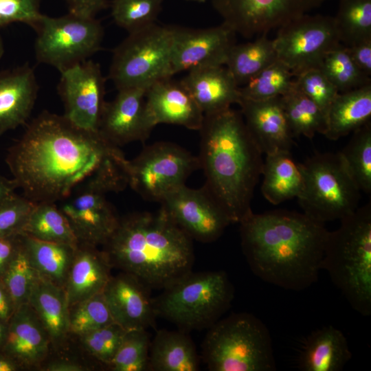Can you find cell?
Wrapping results in <instances>:
<instances>
[{"label":"cell","mask_w":371,"mask_h":371,"mask_svg":"<svg viewBox=\"0 0 371 371\" xmlns=\"http://www.w3.org/2000/svg\"><path fill=\"white\" fill-rule=\"evenodd\" d=\"M128 161L98 131L46 111L27 124L5 157L18 188L34 203L60 202L82 188L122 191L128 186Z\"/></svg>","instance_id":"6da1fadb"},{"label":"cell","mask_w":371,"mask_h":371,"mask_svg":"<svg viewBox=\"0 0 371 371\" xmlns=\"http://www.w3.org/2000/svg\"><path fill=\"white\" fill-rule=\"evenodd\" d=\"M240 225L243 253L262 281L295 291L317 281L329 232L324 223L277 210L252 212Z\"/></svg>","instance_id":"7a4b0ae2"},{"label":"cell","mask_w":371,"mask_h":371,"mask_svg":"<svg viewBox=\"0 0 371 371\" xmlns=\"http://www.w3.org/2000/svg\"><path fill=\"white\" fill-rule=\"evenodd\" d=\"M198 156L203 186L232 223L252 212L251 202L262 175V153L251 138L240 111L230 108L204 115Z\"/></svg>","instance_id":"3957f363"},{"label":"cell","mask_w":371,"mask_h":371,"mask_svg":"<svg viewBox=\"0 0 371 371\" xmlns=\"http://www.w3.org/2000/svg\"><path fill=\"white\" fill-rule=\"evenodd\" d=\"M111 267L131 273L151 289H165L192 271V239L159 209L120 218L102 245Z\"/></svg>","instance_id":"277c9868"},{"label":"cell","mask_w":371,"mask_h":371,"mask_svg":"<svg viewBox=\"0 0 371 371\" xmlns=\"http://www.w3.org/2000/svg\"><path fill=\"white\" fill-rule=\"evenodd\" d=\"M329 232L322 260L334 285L363 316L371 314V203Z\"/></svg>","instance_id":"5b68a950"},{"label":"cell","mask_w":371,"mask_h":371,"mask_svg":"<svg viewBox=\"0 0 371 371\" xmlns=\"http://www.w3.org/2000/svg\"><path fill=\"white\" fill-rule=\"evenodd\" d=\"M203 359L212 371H274L270 333L258 317L234 313L211 327L203 344Z\"/></svg>","instance_id":"8992f818"},{"label":"cell","mask_w":371,"mask_h":371,"mask_svg":"<svg viewBox=\"0 0 371 371\" xmlns=\"http://www.w3.org/2000/svg\"><path fill=\"white\" fill-rule=\"evenodd\" d=\"M155 300L157 315L179 328H210L229 308L234 288L223 271H192Z\"/></svg>","instance_id":"52a82bcc"},{"label":"cell","mask_w":371,"mask_h":371,"mask_svg":"<svg viewBox=\"0 0 371 371\" xmlns=\"http://www.w3.org/2000/svg\"><path fill=\"white\" fill-rule=\"evenodd\" d=\"M300 165L304 188L297 199L303 213L324 223L358 208L361 190L340 152L316 153Z\"/></svg>","instance_id":"ba28073f"},{"label":"cell","mask_w":371,"mask_h":371,"mask_svg":"<svg viewBox=\"0 0 371 371\" xmlns=\"http://www.w3.org/2000/svg\"><path fill=\"white\" fill-rule=\"evenodd\" d=\"M175 26L156 23L128 33L113 51L109 78L117 90L148 89L170 76Z\"/></svg>","instance_id":"9c48e42d"},{"label":"cell","mask_w":371,"mask_h":371,"mask_svg":"<svg viewBox=\"0 0 371 371\" xmlns=\"http://www.w3.org/2000/svg\"><path fill=\"white\" fill-rule=\"evenodd\" d=\"M34 29L36 60L59 71L86 60L99 51L104 36L102 25L95 17L71 12L58 17L42 14Z\"/></svg>","instance_id":"30bf717a"},{"label":"cell","mask_w":371,"mask_h":371,"mask_svg":"<svg viewBox=\"0 0 371 371\" xmlns=\"http://www.w3.org/2000/svg\"><path fill=\"white\" fill-rule=\"evenodd\" d=\"M199 168L198 157L176 144L158 142L128 161V186L144 199L159 203Z\"/></svg>","instance_id":"8fae6325"},{"label":"cell","mask_w":371,"mask_h":371,"mask_svg":"<svg viewBox=\"0 0 371 371\" xmlns=\"http://www.w3.org/2000/svg\"><path fill=\"white\" fill-rule=\"evenodd\" d=\"M273 39L277 57L294 77L320 69L325 56L341 42L334 17L305 14L278 28Z\"/></svg>","instance_id":"7c38bea8"},{"label":"cell","mask_w":371,"mask_h":371,"mask_svg":"<svg viewBox=\"0 0 371 371\" xmlns=\"http://www.w3.org/2000/svg\"><path fill=\"white\" fill-rule=\"evenodd\" d=\"M327 0H211L223 23L250 38L298 19Z\"/></svg>","instance_id":"4fadbf2b"},{"label":"cell","mask_w":371,"mask_h":371,"mask_svg":"<svg viewBox=\"0 0 371 371\" xmlns=\"http://www.w3.org/2000/svg\"><path fill=\"white\" fill-rule=\"evenodd\" d=\"M159 203L172 221L192 240L201 243L215 241L232 223L204 186L193 189L182 186Z\"/></svg>","instance_id":"5bb4252c"},{"label":"cell","mask_w":371,"mask_h":371,"mask_svg":"<svg viewBox=\"0 0 371 371\" xmlns=\"http://www.w3.org/2000/svg\"><path fill=\"white\" fill-rule=\"evenodd\" d=\"M60 72L58 93L65 107L63 115L80 128L98 131L106 102L99 64L86 60Z\"/></svg>","instance_id":"9a60e30c"},{"label":"cell","mask_w":371,"mask_h":371,"mask_svg":"<svg viewBox=\"0 0 371 371\" xmlns=\"http://www.w3.org/2000/svg\"><path fill=\"white\" fill-rule=\"evenodd\" d=\"M236 34L225 23L194 29L175 26L170 76L194 69L225 65Z\"/></svg>","instance_id":"2e32d148"},{"label":"cell","mask_w":371,"mask_h":371,"mask_svg":"<svg viewBox=\"0 0 371 371\" xmlns=\"http://www.w3.org/2000/svg\"><path fill=\"white\" fill-rule=\"evenodd\" d=\"M105 194L96 189L82 188L60 201L58 207L79 243L102 246L116 229L120 217Z\"/></svg>","instance_id":"e0dca14e"},{"label":"cell","mask_w":371,"mask_h":371,"mask_svg":"<svg viewBox=\"0 0 371 371\" xmlns=\"http://www.w3.org/2000/svg\"><path fill=\"white\" fill-rule=\"evenodd\" d=\"M145 88L117 90L111 102H105L98 131L118 147L135 141H145L156 126L148 111Z\"/></svg>","instance_id":"ac0fdd59"},{"label":"cell","mask_w":371,"mask_h":371,"mask_svg":"<svg viewBox=\"0 0 371 371\" xmlns=\"http://www.w3.org/2000/svg\"><path fill=\"white\" fill-rule=\"evenodd\" d=\"M150 289L131 273L111 276L102 294L113 321L127 331L152 326L157 315Z\"/></svg>","instance_id":"d6986e66"},{"label":"cell","mask_w":371,"mask_h":371,"mask_svg":"<svg viewBox=\"0 0 371 371\" xmlns=\"http://www.w3.org/2000/svg\"><path fill=\"white\" fill-rule=\"evenodd\" d=\"M238 104L246 127L262 154L291 150L294 137L280 96L264 100L241 98Z\"/></svg>","instance_id":"ffe728a7"},{"label":"cell","mask_w":371,"mask_h":371,"mask_svg":"<svg viewBox=\"0 0 371 371\" xmlns=\"http://www.w3.org/2000/svg\"><path fill=\"white\" fill-rule=\"evenodd\" d=\"M146 104L155 124H171L199 131L204 113L181 82L159 80L146 92Z\"/></svg>","instance_id":"44dd1931"},{"label":"cell","mask_w":371,"mask_h":371,"mask_svg":"<svg viewBox=\"0 0 371 371\" xmlns=\"http://www.w3.org/2000/svg\"><path fill=\"white\" fill-rule=\"evenodd\" d=\"M50 345L45 328L30 306H19L8 322L1 351L23 368L41 362Z\"/></svg>","instance_id":"7402d4cb"},{"label":"cell","mask_w":371,"mask_h":371,"mask_svg":"<svg viewBox=\"0 0 371 371\" xmlns=\"http://www.w3.org/2000/svg\"><path fill=\"white\" fill-rule=\"evenodd\" d=\"M37 93L36 75L29 65L0 72V135L27 122Z\"/></svg>","instance_id":"603a6c76"},{"label":"cell","mask_w":371,"mask_h":371,"mask_svg":"<svg viewBox=\"0 0 371 371\" xmlns=\"http://www.w3.org/2000/svg\"><path fill=\"white\" fill-rule=\"evenodd\" d=\"M180 82L204 115L230 108L241 99L240 87L224 65L192 69Z\"/></svg>","instance_id":"cb8c5ba5"},{"label":"cell","mask_w":371,"mask_h":371,"mask_svg":"<svg viewBox=\"0 0 371 371\" xmlns=\"http://www.w3.org/2000/svg\"><path fill=\"white\" fill-rule=\"evenodd\" d=\"M111 268L102 250L78 243L64 288L68 308L102 293L111 276Z\"/></svg>","instance_id":"d4e9b609"},{"label":"cell","mask_w":371,"mask_h":371,"mask_svg":"<svg viewBox=\"0 0 371 371\" xmlns=\"http://www.w3.org/2000/svg\"><path fill=\"white\" fill-rule=\"evenodd\" d=\"M351 358L344 333L333 326H327L307 337L298 367L302 371H340Z\"/></svg>","instance_id":"484cf974"},{"label":"cell","mask_w":371,"mask_h":371,"mask_svg":"<svg viewBox=\"0 0 371 371\" xmlns=\"http://www.w3.org/2000/svg\"><path fill=\"white\" fill-rule=\"evenodd\" d=\"M27 304L45 328L51 345H63L69 333L65 289L38 274Z\"/></svg>","instance_id":"4316f807"},{"label":"cell","mask_w":371,"mask_h":371,"mask_svg":"<svg viewBox=\"0 0 371 371\" xmlns=\"http://www.w3.org/2000/svg\"><path fill=\"white\" fill-rule=\"evenodd\" d=\"M262 175V193L273 205L297 198L303 190V173L300 164L293 159L291 150L266 155Z\"/></svg>","instance_id":"83f0119b"},{"label":"cell","mask_w":371,"mask_h":371,"mask_svg":"<svg viewBox=\"0 0 371 371\" xmlns=\"http://www.w3.org/2000/svg\"><path fill=\"white\" fill-rule=\"evenodd\" d=\"M199 366L196 346L184 331H157L150 342L148 370L197 371Z\"/></svg>","instance_id":"f1b7e54d"},{"label":"cell","mask_w":371,"mask_h":371,"mask_svg":"<svg viewBox=\"0 0 371 371\" xmlns=\"http://www.w3.org/2000/svg\"><path fill=\"white\" fill-rule=\"evenodd\" d=\"M371 84L339 93L327 113V129L324 135L337 140L370 121Z\"/></svg>","instance_id":"f546056e"},{"label":"cell","mask_w":371,"mask_h":371,"mask_svg":"<svg viewBox=\"0 0 371 371\" xmlns=\"http://www.w3.org/2000/svg\"><path fill=\"white\" fill-rule=\"evenodd\" d=\"M21 235L30 261L38 274L64 289L78 244L43 241Z\"/></svg>","instance_id":"4dcf8cb0"},{"label":"cell","mask_w":371,"mask_h":371,"mask_svg":"<svg viewBox=\"0 0 371 371\" xmlns=\"http://www.w3.org/2000/svg\"><path fill=\"white\" fill-rule=\"evenodd\" d=\"M267 35L261 34L251 42L235 43L230 49L225 65L239 87L278 60L273 41Z\"/></svg>","instance_id":"1f68e13d"},{"label":"cell","mask_w":371,"mask_h":371,"mask_svg":"<svg viewBox=\"0 0 371 371\" xmlns=\"http://www.w3.org/2000/svg\"><path fill=\"white\" fill-rule=\"evenodd\" d=\"M21 234L43 241L79 243L66 216L54 203H35Z\"/></svg>","instance_id":"d6a6232c"},{"label":"cell","mask_w":371,"mask_h":371,"mask_svg":"<svg viewBox=\"0 0 371 371\" xmlns=\"http://www.w3.org/2000/svg\"><path fill=\"white\" fill-rule=\"evenodd\" d=\"M280 98L294 137L304 135L312 139L316 133L325 134L327 129L326 116L296 87L295 82Z\"/></svg>","instance_id":"836d02e7"},{"label":"cell","mask_w":371,"mask_h":371,"mask_svg":"<svg viewBox=\"0 0 371 371\" xmlns=\"http://www.w3.org/2000/svg\"><path fill=\"white\" fill-rule=\"evenodd\" d=\"M334 19L344 45L371 38V0H339Z\"/></svg>","instance_id":"e575fe53"},{"label":"cell","mask_w":371,"mask_h":371,"mask_svg":"<svg viewBox=\"0 0 371 371\" xmlns=\"http://www.w3.org/2000/svg\"><path fill=\"white\" fill-rule=\"evenodd\" d=\"M361 191L371 193V122L352 132L340 152Z\"/></svg>","instance_id":"d590c367"},{"label":"cell","mask_w":371,"mask_h":371,"mask_svg":"<svg viewBox=\"0 0 371 371\" xmlns=\"http://www.w3.org/2000/svg\"><path fill=\"white\" fill-rule=\"evenodd\" d=\"M294 76L278 59L240 87L241 98L264 100L280 97L293 85Z\"/></svg>","instance_id":"8d00e7d4"},{"label":"cell","mask_w":371,"mask_h":371,"mask_svg":"<svg viewBox=\"0 0 371 371\" xmlns=\"http://www.w3.org/2000/svg\"><path fill=\"white\" fill-rule=\"evenodd\" d=\"M320 69L339 93L371 84V78L359 69L351 58L347 47L341 43L325 56Z\"/></svg>","instance_id":"74e56055"},{"label":"cell","mask_w":371,"mask_h":371,"mask_svg":"<svg viewBox=\"0 0 371 371\" xmlns=\"http://www.w3.org/2000/svg\"><path fill=\"white\" fill-rule=\"evenodd\" d=\"M37 276L38 273L30 261L21 235V243L1 281L12 300L15 310L21 305L27 304Z\"/></svg>","instance_id":"f35d334b"},{"label":"cell","mask_w":371,"mask_h":371,"mask_svg":"<svg viewBox=\"0 0 371 371\" xmlns=\"http://www.w3.org/2000/svg\"><path fill=\"white\" fill-rule=\"evenodd\" d=\"M68 321L69 333L79 337L115 322L102 292L70 306Z\"/></svg>","instance_id":"ab89813d"},{"label":"cell","mask_w":371,"mask_h":371,"mask_svg":"<svg viewBox=\"0 0 371 371\" xmlns=\"http://www.w3.org/2000/svg\"><path fill=\"white\" fill-rule=\"evenodd\" d=\"M163 0H112L111 16L115 23L129 32L155 23Z\"/></svg>","instance_id":"60d3db41"},{"label":"cell","mask_w":371,"mask_h":371,"mask_svg":"<svg viewBox=\"0 0 371 371\" xmlns=\"http://www.w3.org/2000/svg\"><path fill=\"white\" fill-rule=\"evenodd\" d=\"M150 342L146 330L127 331L109 366L114 371L148 370Z\"/></svg>","instance_id":"b9f144b4"},{"label":"cell","mask_w":371,"mask_h":371,"mask_svg":"<svg viewBox=\"0 0 371 371\" xmlns=\"http://www.w3.org/2000/svg\"><path fill=\"white\" fill-rule=\"evenodd\" d=\"M127 330L115 322L80 336L85 349L100 361L109 365Z\"/></svg>","instance_id":"7bdbcfd3"},{"label":"cell","mask_w":371,"mask_h":371,"mask_svg":"<svg viewBox=\"0 0 371 371\" xmlns=\"http://www.w3.org/2000/svg\"><path fill=\"white\" fill-rule=\"evenodd\" d=\"M294 82L327 116L329 108L339 92L322 70L312 69L305 71L294 77Z\"/></svg>","instance_id":"ee69618b"},{"label":"cell","mask_w":371,"mask_h":371,"mask_svg":"<svg viewBox=\"0 0 371 371\" xmlns=\"http://www.w3.org/2000/svg\"><path fill=\"white\" fill-rule=\"evenodd\" d=\"M34 205L16 193L0 204V238L20 234Z\"/></svg>","instance_id":"f6af8a7d"},{"label":"cell","mask_w":371,"mask_h":371,"mask_svg":"<svg viewBox=\"0 0 371 371\" xmlns=\"http://www.w3.org/2000/svg\"><path fill=\"white\" fill-rule=\"evenodd\" d=\"M41 0H0V29L12 23L36 25L42 13Z\"/></svg>","instance_id":"bcb514c9"},{"label":"cell","mask_w":371,"mask_h":371,"mask_svg":"<svg viewBox=\"0 0 371 371\" xmlns=\"http://www.w3.org/2000/svg\"><path fill=\"white\" fill-rule=\"evenodd\" d=\"M346 47L356 65L366 76L370 78L371 38L362 41Z\"/></svg>","instance_id":"7dc6e473"},{"label":"cell","mask_w":371,"mask_h":371,"mask_svg":"<svg viewBox=\"0 0 371 371\" xmlns=\"http://www.w3.org/2000/svg\"><path fill=\"white\" fill-rule=\"evenodd\" d=\"M21 241V234L0 238V282Z\"/></svg>","instance_id":"c3c4849f"},{"label":"cell","mask_w":371,"mask_h":371,"mask_svg":"<svg viewBox=\"0 0 371 371\" xmlns=\"http://www.w3.org/2000/svg\"><path fill=\"white\" fill-rule=\"evenodd\" d=\"M69 12L89 18H94L95 14L104 8L107 0H65Z\"/></svg>","instance_id":"681fc988"},{"label":"cell","mask_w":371,"mask_h":371,"mask_svg":"<svg viewBox=\"0 0 371 371\" xmlns=\"http://www.w3.org/2000/svg\"><path fill=\"white\" fill-rule=\"evenodd\" d=\"M15 311L12 300L4 286L0 282V319L8 322Z\"/></svg>","instance_id":"f907efd6"},{"label":"cell","mask_w":371,"mask_h":371,"mask_svg":"<svg viewBox=\"0 0 371 371\" xmlns=\"http://www.w3.org/2000/svg\"><path fill=\"white\" fill-rule=\"evenodd\" d=\"M16 189L18 186L13 179L0 175V204L15 194Z\"/></svg>","instance_id":"816d5d0a"},{"label":"cell","mask_w":371,"mask_h":371,"mask_svg":"<svg viewBox=\"0 0 371 371\" xmlns=\"http://www.w3.org/2000/svg\"><path fill=\"white\" fill-rule=\"evenodd\" d=\"M47 371H82L86 368L76 362L69 361H56L52 362L46 366Z\"/></svg>","instance_id":"f5cc1de1"},{"label":"cell","mask_w":371,"mask_h":371,"mask_svg":"<svg viewBox=\"0 0 371 371\" xmlns=\"http://www.w3.org/2000/svg\"><path fill=\"white\" fill-rule=\"evenodd\" d=\"M22 367L11 357L0 351V371H16Z\"/></svg>","instance_id":"db71d44e"},{"label":"cell","mask_w":371,"mask_h":371,"mask_svg":"<svg viewBox=\"0 0 371 371\" xmlns=\"http://www.w3.org/2000/svg\"><path fill=\"white\" fill-rule=\"evenodd\" d=\"M8 322L0 319V351H1L7 333Z\"/></svg>","instance_id":"11a10c76"},{"label":"cell","mask_w":371,"mask_h":371,"mask_svg":"<svg viewBox=\"0 0 371 371\" xmlns=\"http://www.w3.org/2000/svg\"><path fill=\"white\" fill-rule=\"evenodd\" d=\"M3 52H4L3 43L2 38L0 35V59L2 57Z\"/></svg>","instance_id":"9f6ffc18"},{"label":"cell","mask_w":371,"mask_h":371,"mask_svg":"<svg viewBox=\"0 0 371 371\" xmlns=\"http://www.w3.org/2000/svg\"><path fill=\"white\" fill-rule=\"evenodd\" d=\"M189 1H196V2H199V3H203V2H205L207 0H189Z\"/></svg>","instance_id":"6f0895ef"}]
</instances>
